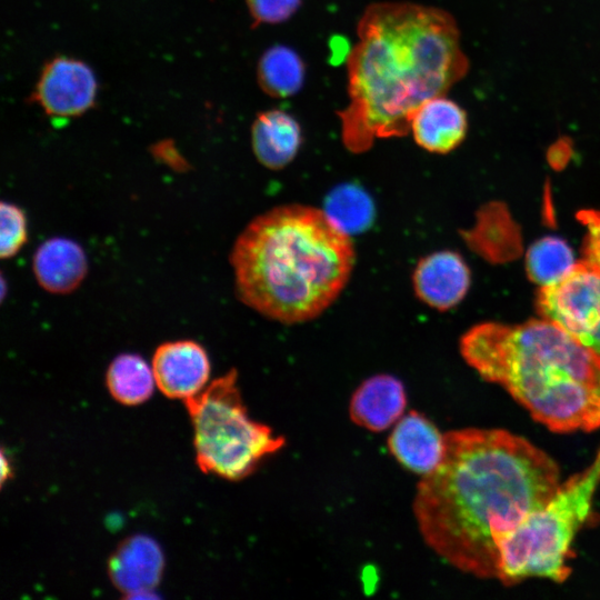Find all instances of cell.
Wrapping results in <instances>:
<instances>
[{"label": "cell", "mask_w": 600, "mask_h": 600, "mask_svg": "<svg viewBox=\"0 0 600 600\" xmlns=\"http://www.w3.org/2000/svg\"><path fill=\"white\" fill-rule=\"evenodd\" d=\"M558 464L500 429L444 434L439 466L417 486L413 513L427 546L449 564L497 579V542L541 509L560 486Z\"/></svg>", "instance_id": "cell-1"}, {"label": "cell", "mask_w": 600, "mask_h": 600, "mask_svg": "<svg viewBox=\"0 0 600 600\" xmlns=\"http://www.w3.org/2000/svg\"><path fill=\"white\" fill-rule=\"evenodd\" d=\"M347 57L349 103L338 111L341 139L352 153L378 139L404 137L416 110L446 94L468 72L453 17L406 1L368 6Z\"/></svg>", "instance_id": "cell-2"}, {"label": "cell", "mask_w": 600, "mask_h": 600, "mask_svg": "<svg viewBox=\"0 0 600 600\" xmlns=\"http://www.w3.org/2000/svg\"><path fill=\"white\" fill-rule=\"evenodd\" d=\"M352 241L322 210L291 203L272 208L241 231L230 252L238 298L281 323L323 313L347 286Z\"/></svg>", "instance_id": "cell-3"}, {"label": "cell", "mask_w": 600, "mask_h": 600, "mask_svg": "<svg viewBox=\"0 0 600 600\" xmlns=\"http://www.w3.org/2000/svg\"><path fill=\"white\" fill-rule=\"evenodd\" d=\"M460 352L549 430L600 428V356L553 322H483L461 337Z\"/></svg>", "instance_id": "cell-4"}, {"label": "cell", "mask_w": 600, "mask_h": 600, "mask_svg": "<svg viewBox=\"0 0 600 600\" xmlns=\"http://www.w3.org/2000/svg\"><path fill=\"white\" fill-rule=\"evenodd\" d=\"M600 486V449L582 472L560 484L552 498L497 542L498 577L506 586L529 578L563 582L579 529Z\"/></svg>", "instance_id": "cell-5"}, {"label": "cell", "mask_w": 600, "mask_h": 600, "mask_svg": "<svg viewBox=\"0 0 600 600\" xmlns=\"http://www.w3.org/2000/svg\"><path fill=\"white\" fill-rule=\"evenodd\" d=\"M237 377L231 369L183 401L193 427L198 467L228 480L250 476L266 457L286 444L282 436L249 417Z\"/></svg>", "instance_id": "cell-6"}, {"label": "cell", "mask_w": 600, "mask_h": 600, "mask_svg": "<svg viewBox=\"0 0 600 600\" xmlns=\"http://www.w3.org/2000/svg\"><path fill=\"white\" fill-rule=\"evenodd\" d=\"M537 309L600 356V273L582 260L560 281L541 287Z\"/></svg>", "instance_id": "cell-7"}, {"label": "cell", "mask_w": 600, "mask_h": 600, "mask_svg": "<svg viewBox=\"0 0 600 600\" xmlns=\"http://www.w3.org/2000/svg\"><path fill=\"white\" fill-rule=\"evenodd\" d=\"M98 81L86 62L66 56L49 60L42 68L32 100L56 120L77 118L96 103Z\"/></svg>", "instance_id": "cell-8"}, {"label": "cell", "mask_w": 600, "mask_h": 600, "mask_svg": "<svg viewBox=\"0 0 600 600\" xmlns=\"http://www.w3.org/2000/svg\"><path fill=\"white\" fill-rule=\"evenodd\" d=\"M151 367L160 391L168 398L183 401L200 393L210 376V360L206 349L189 339L158 346Z\"/></svg>", "instance_id": "cell-9"}, {"label": "cell", "mask_w": 600, "mask_h": 600, "mask_svg": "<svg viewBox=\"0 0 600 600\" xmlns=\"http://www.w3.org/2000/svg\"><path fill=\"white\" fill-rule=\"evenodd\" d=\"M470 283L469 267L458 252L450 250L424 256L412 273L418 299L439 311L457 306L467 294Z\"/></svg>", "instance_id": "cell-10"}, {"label": "cell", "mask_w": 600, "mask_h": 600, "mask_svg": "<svg viewBox=\"0 0 600 600\" xmlns=\"http://www.w3.org/2000/svg\"><path fill=\"white\" fill-rule=\"evenodd\" d=\"M163 567L159 544L152 538L139 534L117 547L109 559L108 572L116 588L133 598L150 593L159 584Z\"/></svg>", "instance_id": "cell-11"}, {"label": "cell", "mask_w": 600, "mask_h": 600, "mask_svg": "<svg viewBox=\"0 0 600 600\" xmlns=\"http://www.w3.org/2000/svg\"><path fill=\"white\" fill-rule=\"evenodd\" d=\"M387 444L403 468L423 477L441 462L444 434L422 413L411 410L397 421Z\"/></svg>", "instance_id": "cell-12"}, {"label": "cell", "mask_w": 600, "mask_h": 600, "mask_svg": "<svg viewBox=\"0 0 600 600\" xmlns=\"http://www.w3.org/2000/svg\"><path fill=\"white\" fill-rule=\"evenodd\" d=\"M468 131L466 110L446 94L423 102L413 113L410 132L426 151L444 154L464 140Z\"/></svg>", "instance_id": "cell-13"}, {"label": "cell", "mask_w": 600, "mask_h": 600, "mask_svg": "<svg viewBox=\"0 0 600 600\" xmlns=\"http://www.w3.org/2000/svg\"><path fill=\"white\" fill-rule=\"evenodd\" d=\"M407 407L403 383L390 374L364 380L353 392L349 416L357 426L381 432L397 423Z\"/></svg>", "instance_id": "cell-14"}, {"label": "cell", "mask_w": 600, "mask_h": 600, "mask_svg": "<svg viewBox=\"0 0 600 600\" xmlns=\"http://www.w3.org/2000/svg\"><path fill=\"white\" fill-rule=\"evenodd\" d=\"M32 271L39 286L54 294L73 292L88 273L82 247L66 237H52L34 251Z\"/></svg>", "instance_id": "cell-15"}, {"label": "cell", "mask_w": 600, "mask_h": 600, "mask_svg": "<svg viewBox=\"0 0 600 600\" xmlns=\"http://www.w3.org/2000/svg\"><path fill=\"white\" fill-rule=\"evenodd\" d=\"M250 134L254 157L260 164L271 170L283 169L292 162L303 141L299 121L278 108L259 112Z\"/></svg>", "instance_id": "cell-16"}, {"label": "cell", "mask_w": 600, "mask_h": 600, "mask_svg": "<svg viewBox=\"0 0 600 600\" xmlns=\"http://www.w3.org/2000/svg\"><path fill=\"white\" fill-rule=\"evenodd\" d=\"M304 79V61L289 46L273 44L259 58L257 81L261 90L272 98L283 99L297 94Z\"/></svg>", "instance_id": "cell-17"}, {"label": "cell", "mask_w": 600, "mask_h": 600, "mask_svg": "<svg viewBox=\"0 0 600 600\" xmlns=\"http://www.w3.org/2000/svg\"><path fill=\"white\" fill-rule=\"evenodd\" d=\"M110 394L120 403L136 406L153 392L156 379L152 367L136 353H121L108 367L106 374Z\"/></svg>", "instance_id": "cell-18"}, {"label": "cell", "mask_w": 600, "mask_h": 600, "mask_svg": "<svg viewBox=\"0 0 600 600\" xmlns=\"http://www.w3.org/2000/svg\"><path fill=\"white\" fill-rule=\"evenodd\" d=\"M574 264L570 246L561 238L553 236L536 241L526 256L528 276L541 287L560 281Z\"/></svg>", "instance_id": "cell-19"}, {"label": "cell", "mask_w": 600, "mask_h": 600, "mask_svg": "<svg viewBox=\"0 0 600 600\" xmlns=\"http://www.w3.org/2000/svg\"><path fill=\"white\" fill-rule=\"evenodd\" d=\"M323 210L349 234L364 230L373 219L371 198L353 184L334 189L328 196Z\"/></svg>", "instance_id": "cell-20"}, {"label": "cell", "mask_w": 600, "mask_h": 600, "mask_svg": "<svg viewBox=\"0 0 600 600\" xmlns=\"http://www.w3.org/2000/svg\"><path fill=\"white\" fill-rule=\"evenodd\" d=\"M0 256L14 257L28 240V226L24 211L17 204L2 201L0 207Z\"/></svg>", "instance_id": "cell-21"}, {"label": "cell", "mask_w": 600, "mask_h": 600, "mask_svg": "<svg viewBox=\"0 0 600 600\" xmlns=\"http://www.w3.org/2000/svg\"><path fill=\"white\" fill-rule=\"evenodd\" d=\"M254 26L279 24L290 20L302 0H244Z\"/></svg>", "instance_id": "cell-22"}, {"label": "cell", "mask_w": 600, "mask_h": 600, "mask_svg": "<svg viewBox=\"0 0 600 600\" xmlns=\"http://www.w3.org/2000/svg\"><path fill=\"white\" fill-rule=\"evenodd\" d=\"M577 218L587 228L582 261L600 273V210H581Z\"/></svg>", "instance_id": "cell-23"}, {"label": "cell", "mask_w": 600, "mask_h": 600, "mask_svg": "<svg viewBox=\"0 0 600 600\" xmlns=\"http://www.w3.org/2000/svg\"><path fill=\"white\" fill-rule=\"evenodd\" d=\"M1 482L4 483L6 479L11 476V467L3 452L1 454Z\"/></svg>", "instance_id": "cell-24"}]
</instances>
